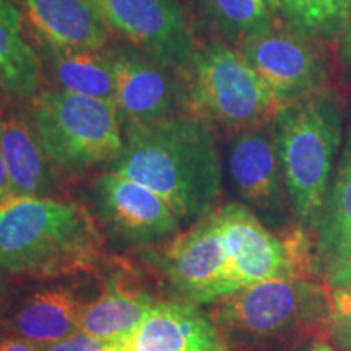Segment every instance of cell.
<instances>
[{
  "instance_id": "1",
  "label": "cell",
  "mask_w": 351,
  "mask_h": 351,
  "mask_svg": "<svg viewBox=\"0 0 351 351\" xmlns=\"http://www.w3.org/2000/svg\"><path fill=\"white\" fill-rule=\"evenodd\" d=\"M109 171L163 197L182 225L213 212L223 189L212 130L191 112L124 127V147Z\"/></svg>"
},
{
  "instance_id": "2",
  "label": "cell",
  "mask_w": 351,
  "mask_h": 351,
  "mask_svg": "<svg viewBox=\"0 0 351 351\" xmlns=\"http://www.w3.org/2000/svg\"><path fill=\"white\" fill-rule=\"evenodd\" d=\"M101 236L75 202L8 194L0 200V271L52 278L93 269Z\"/></svg>"
},
{
  "instance_id": "3",
  "label": "cell",
  "mask_w": 351,
  "mask_h": 351,
  "mask_svg": "<svg viewBox=\"0 0 351 351\" xmlns=\"http://www.w3.org/2000/svg\"><path fill=\"white\" fill-rule=\"evenodd\" d=\"M210 317L226 351H298L306 341L330 335L326 282L291 275L223 298Z\"/></svg>"
},
{
  "instance_id": "4",
  "label": "cell",
  "mask_w": 351,
  "mask_h": 351,
  "mask_svg": "<svg viewBox=\"0 0 351 351\" xmlns=\"http://www.w3.org/2000/svg\"><path fill=\"white\" fill-rule=\"evenodd\" d=\"M271 124L289 210L314 232L343 142L340 99L326 88L280 106Z\"/></svg>"
},
{
  "instance_id": "5",
  "label": "cell",
  "mask_w": 351,
  "mask_h": 351,
  "mask_svg": "<svg viewBox=\"0 0 351 351\" xmlns=\"http://www.w3.org/2000/svg\"><path fill=\"white\" fill-rule=\"evenodd\" d=\"M32 122L54 165L69 171L111 165L124 147L117 108L91 96L41 91L33 98Z\"/></svg>"
},
{
  "instance_id": "6",
  "label": "cell",
  "mask_w": 351,
  "mask_h": 351,
  "mask_svg": "<svg viewBox=\"0 0 351 351\" xmlns=\"http://www.w3.org/2000/svg\"><path fill=\"white\" fill-rule=\"evenodd\" d=\"M189 98V112L238 132L270 124L280 108L243 52L223 41L195 51Z\"/></svg>"
},
{
  "instance_id": "7",
  "label": "cell",
  "mask_w": 351,
  "mask_h": 351,
  "mask_svg": "<svg viewBox=\"0 0 351 351\" xmlns=\"http://www.w3.org/2000/svg\"><path fill=\"white\" fill-rule=\"evenodd\" d=\"M116 75V108L122 125H140L189 112V75L138 47H108Z\"/></svg>"
},
{
  "instance_id": "8",
  "label": "cell",
  "mask_w": 351,
  "mask_h": 351,
  "mask_svg": "<svg viewBox=\"0 0 351 351\" xmlns=\"http://www.w3.org/2000/svg\"><path fill=\"white\" fill-rule=\"evenodd\" d=\"M109 28L171 67L191 72L192 28L179 0H91Z\"/></svg>"
},
{
  "instance_id": "9",
  "label": "cell",
  "mask_w": 351,
  "mask_h": 351,
  "mask_svg": "<svg viewBox=\"0 0 351 351\" xmlns=\"http://www.w3.org/2000/svg\"><path fill=\"white\" fill-rule=\"evenodd\" d=\"M269 86L278 106L327 88L328 59L319 41L288 29H271L239 47Z\"/></svg>"
},
{
  "instance_id": "10",
  "label": "cell",
  "mask_w": 351,
  "mask_h": 351,
  "mask_svg": "<svg viewBox=\"0 0 351 351\" xmlns=\"http://www.w3.org/2000/svg\"><path fill=\"white\" fill-rule=\"evenodd\" d=\"M161 265L171 287L192 304L217 302L236 293L217 210L171 241Z\"/></svg>"
},
{
  "instance_id": "11",
  "label": "cell",
  "mask_w": 351,
  "mask_h": 351,
  "mask_svg": "<svg viewBox=\"0 0 351 351\" xmlns=\"http://www.w3.org/2000/svg\"><path fill=\"white\" fill-rule=\"evenodd\" d=\"M228 169L241 200L269 230L285 232L293 226L276 156L274 124L238 132L228 150Z\"/></svg>"
},
{
  "instance_id": "12",
  "label": "cell",
  "mask_w": 351,
  "mask_h": 351,
  "mask_svg": "<svg viewBox=\"0 0 351 351\" xmlns=\"http://www.w3.org/2000/svg\"><path fill=\"white\" fill-rule=\"evenodd\" d=\"M95 199L106 226L127 243H156L182 225L163 197L112 171L96 179Z\"/></svg>"
},
{
  "instance_id": "13",
  "label": "cell",
  "mask_w": 351,
  "mask_h": 351,
  "mask_svg": "<svg viewBox=\"0 0 351 351\" xmlns=\"http://www.w3.org/2000/svg\"><path fill=\"white\" fill-rule=\"evenodd\" d=\"M217 217L230 256L236 291L276 276H296L287 244L263 225L251 208L231 202L217 210Z\"/></svg>"
},
{
  "instance_id": "14",
  "label": "cell",
  "mask_w": 351,
  "mask_h": 351,
  "mask_svg": "<svg viewBox=\"0 0 351 351\" xmlns=\"http://www.w3.org/2000/svg\"><path fill=\"white\" fill-rule=\"evenodd\" d=\"M117 351H226L210 315L192 302H156Z\"/></svg>"
},
{
  "instance_id": "15",
  "label": "cell",
  "mask_w": 351,
  "mask_h": 351,
  "mask_svg": "<svg viewBox=\"0 0 351 351\" xmlns=\"http://www.w3.org/2000/svg\"><path fill=\"white\" fill-rule=\"evenodd\" d=\"M83 302L62 288H43L5 301L0 322L5 332L46 346L80 332Z\"/></svg>"
},
{
  "instance_id": "16",
  "label": "cell",
  "mask_w": 351,
  "mask_h": 351,
  "mask_svg": "<svg viewBox=\"0 0 351 351\" xmlns=\"http://www.w3.org/2000/svg\"><path fill=\"white\" fill-rule=\"evenodd\" d=\"M26 15L44 44L62 49H104L111 28L91 0H25Z\"/></svg>"
},
{
  "instance_id": "17",
  "label": "cell",
  "mask_w": 351,
  "mask_h": 351,
  "mask_svg": "<svg viewBox=\"0 0 351 351\" xmlns=\"http://www.w3.org/2000/svg\"><path fill=\"white\" fill-rule=\"evenodd\" d=\"M0 148L7 165L10 194L54 199V161L39 142L33 122L19 112L0 114Z\"/></svg>"
},
{
  "instance_id": "18",
  "label": "cell",
  "mask_w": 351,
  "mask_h": 351,
  "mask_svg": "<svg viewBox=\"0 0 351 351\" xmlns=\"http://www.w3.org/2000/svg\"><path fill=\"white\" fill-rule=\"evenodd\" d=\"M314 236L326 270L351 258V114Z\"/></svg>"
},
{
  "instance_id": "19",
  "label": "cell",
  "mask_w": 351,
  "mask_h": 351,
  "mask_svg": "<svg viewBox=\"0 0 351 351\" xmlns=\"http://www.w3.org/2000/svg\"><path fill=\"white\" fill-rule=\"evenodd\" d=\"M52 78L62 90L108 101L116 106V75L108 49L43 47Z\"/></svg>"
},
{
  "instance_id": "20",
  "label": "cell",
  "mask_w": 351,
  "mask_h": 351,
  "mask_svg": "<svg viewBox=\"0 0 351 351\" xmlns=\"http://www.w3.org/2000/svg\"><path fill=\"white\" fill-rule=\"evenodd\" d=\"M20 12L12 0H0V90L32 99L41 85V60L21 36Z\"/></svg>"
},
{
  "instance_id": "21",
  "label": "cell",
  "mask_w": 351,
  "mask_h": 351,
  "mask_svg": "<svg viewBox=\"0 0 351 351\" xmlns=\"http://www.w3.org/2000/svg\"><path fill=\"white\" fill-rule=\"evenodd\" d=\"M155 304L140 289H106L95 301L83 302L80 332L104 340H122L143 322Z\"/></svg>"
},
{
  "instance_id": "22",
  "label": "cell",
  "mask_w": 351,
  "mask_h": 351,
  "mask_svg": "<svg viewBox=\"0 0 351 351\" xmlns=\"http://www.w3.org/2000/svg\"><path fill=\"white\" fill-rule=\"evenodd\" d=\"M217 29L241 47L274 29L271 12L263 0H200Z\"/></svg>"
},
{
  "instance_id": "23",
  "label": "cell",
  "mask_w": 351,
  "mask_h": 351,
  "mask_svg": "<svg viewBox=\"0 0 351 351\" xmlns=\"http://www.w3.org/2000/svg\"><path fill=\"white\" fill-rule=\"evenodd\" d=\"M351 13V0H289L285 21L289 28L314 39H341Z\"/></svg>"
},
{
  "instance_id": "24",
  "label": "cell",
  "mask_w": 351,
  "mask_h": 351,
  "mask_svg": "<svg viewBox=\"0 0 351 351\" xmlns=\"http://www.w3.org/2000/svg\"><path fill=\"white\" fill-rule=\"evenodd\" d=\"M330 335L343 346L351 343V289L328 288Z\"/></svg>"
},
{
  "instance_id": "25",
  "label": "cell",
  "mask_w": 351,
  "mask_h": 351,
  "mask_svg": "<svg viewBox=\"0 0 351 351\" xmlns=\"http://www.w3.org/2000/svg\"><path fill=\"white\" fill-rule=\"evenodd\" d=\"M119 345L121 340H104L77 332L62 340L43 346V351H117Z\"/></svg>"
},
{
  "instance_id": "26",
  "label": "cell",
  "mask_w": 351,
  "mask_h": 351,
  "mask_svg": "<svg viewBox=\"0 0 351 351\" xmlns=\"http://www.w3.org/2000/svg\"><path fill=\"white\" fill-rule=\"evenodd\" d=\"M324 282L328 288L351 289V258L341 261L326 270Z\"/></svg>"
},
{
  "instance_id": "27",
  "label": "cell",
  "mask_w": 351,
  "mask_h": 351,
  "mask_svg": "<svg viewBox=\"0 0 351 351\" xmlns=\"http://www.w3.org/2000/svg\"><path fill=\"white\" fill-rule=\"evenodd\" d=\"M0 351H43V346L21 339L15 333L5 332L0 333Z\"/></svg>"
},
{
  "instance_id": "28",
  "label": "cell",
  "mask_w": 351,
  "mask_h": 351,
  "mask_svg": "<svg viewBox=\"0 0 351 351\" xmlns=\"http://www.w3.org/2000/svg\"><path fill=\"white\" fill-rule=\"evenodd\" d=\"M340 59L348 72H351V13L348 23H346V28L343 32V36H341V44H340Z\"/></svg>"
},
{
  "instance_id": "29",
  "label": "cell",
  "mask_w": 351,
  "mask_h": 351,
  "mask_svg": "<svg viewBox=\"0 0 351 351\" xmlns=\"http://www.w3.org/2000/svg\"><path fill=\"white\" fill-rule=\"evenodd\" d=\"M10 194V181H8V173H7V165L3 160L2 148H0V200L5 199Z\"/></svg>"
},
{
  "instance_id": "30",
  "label": "cell",
  "mask_w": 351,
  "mask_h": 351,
  "mask_svg": "<svg viewBox=\"0 0 351 351\" xmlns=\"http://www.w3.org/2000/svg\"><path fill=\"white\" fill-rule=\"evenodd\" d=\"M263 2L267 3V7H269V10L274 13V15L280 16V19L285 20L289 0H263Z\"/></svg>"
},
{
  "instance_id": "31",
  "label": "cell",
  "mask_w": 351,
  "mask_h": 351,
  "mask_svg": "<svg viewBox=\"0 0 351 351\" xmlns=\"http://www.w3.org/2000/svg\"><path fill=\"white\" fill-rule=\"evenodd\" d=\"M311 351H335L330 343H327L324 339H319L311 343Z\"/></svg>"
},
{
  "instance_id": "32",
  "label": "cell",
  "mask_w": 351,
  "mask_h": 351,
  "mask_svg": "<svg viewBox=\"0 0 351 351\" xmlns=\"http://www.w3.org/2000/svg\"><path fill=\"white\" fill-rule=\"evenodd\" d=\"M5 301H7V295H5V287H3V280H2V275H0V314H2V309H3V306H5Z\"/></svg>"
},
{
  "instance_id": "33",
  "label": "cell",
  "mask_w": 351,
  "mask_h": 351,
  "mask_svg": "<svg viewBox=\"0 0 351 351\" xmlns=\"http://www.w3.org/2000/svg\"><path fill=\"white\" fill-rule=\"evenodd\" d=\"M298 351H311V343L306 345V346H302V348H300Z\"/></svg>"
},
{
  "instance_id": "34",
  "label": "cell",
  "mask_w": 351,
  "mask_h": 351,
  "mask_svg": "<svg viewBox=\"0 0 351 351\" xmlns=\"http://www.w3.org/2000/svg\"><path fill=\"white\" fill-rule=\"evenodd\" d=\"M343 348H345L346 351H351V343H346V345H343Z\"/></svg>"
}]
</instances>
